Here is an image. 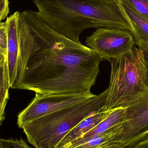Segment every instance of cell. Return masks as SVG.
I'll return each mask as SVG.
<instances>
[{
    "label": "cell",
    "instance_id": "cell-1",
    "mask_svg": "<svg viewBox=\"0 0 148 148\" xmlns=\"http://www.w3.org/2000/svg\"><path fill=\"white\" fill-rule=\"evenodd\" d=\"M19 54L13 88L43 95L90 92L101 61L81 42L51 28L37 12H19Z\"/></svg>",
    "mask_w": 148,
    "mask_h": 148
},
{
    "label": "cell",
    "instance_id": "cell-2",
    "mask_svg": "<svg viewBox=\"0 0 148 148\" xmlns=\"http://www.w3.org/2000/svg\"><path fill=\"white\" fill-rule=\"evenodd\" d=\"M40 16L56 32L74 41L90 28H132L115 0H34Z\"/></svg>",
    "mask_w": 148,
    "mask_h": 148
},
{
    "label": "cell",
    "instance_id": "cell-3",
    "mask_svg": "<svg viewBox=\"0 0 148 148\" xmlns=\"http://www.w3.org/2000/svg\"><path fill=\"white\" fill-rule=\"evenodd\" d=\"M107 89L90 99L35 119L21 128L35 148H56L60 142L83 119L100 110Z\"/></svg>",
    "mask_w": 148,
    "mask_h": 148
},
{
    "label": "cell",
    "instance_id": "cell-4",
    "mask_svg": "<svg viewBox=\"0 0 148 148\" xmlns=\"http://www.w3.org/2000/svg\"><path fill=\"white\" fill-rule=\"evenodd\" d=\"M109 62L110 82L101 107L103 111L127 108L141 97L147 88L143 55L136 45L122 56Z\"/></svg>",
    "mask_w": 148,
    "mask_h": 148
},
{
    "label": "cell",
    "instance_id": "cell-5",
    "mask_svg": "<svg viewBox=\"0 0 148 148\" xmlns=\"http://www.w3.org/2000/svg\"><path fill=\"white\" fill-rule=\"evenodd\" d=\"M125 109L124 120L111 144L130 148L148 135V88L139 100Z\"/></svg>",
    "mask_w": 148,
    "mask_h": 148
},
{
    "label": "cell",
    "instance_id": "cell-6",
    "mask_svg": "<svg viewBox=\"0 0 148 148\" xmlns=\"http://www.w3.org/2000/svg\"><path fill=\"white\" fill-rule=\"evenodd\" d=\"M88 47L95 52L101 61L118 58L136 45L132 33L111 28H99L86 40Z\"/></svg>",
    "mask_w": 148,
    "mask_h": 148
},
{
    "label": "cell",
    "instance_id": "cell-7",
    "mask_svg": "<svg viewBox=\"0 0 148 148\" xmlns=\"http://www.w3.org/2000/svg\"><path fill=\"white\" fill-rule=\"evenodd\" d=\"M95 96L91 92L49 95L36 93L34 100L19 114L17 124L21 128L24 124L35 119L86 101Z\"/></svg>",
    "mask_w": 148,
    "mask_h": 148
},
{
    "label": "cell",
    "instance_id": "cell-8",
    "mask_svg": "<svg viewBox=\"0 0 148 148\" xmlns=\"http://www.w3.org/2000/svg\"><path fill=\"white\" fill-rule=\"evenodd\" d=\"M19 11L15 12L6 20L8 45L6 61L8 70L10 88H13L16 79L19 54V44L17 29V20Z\"/></svg>",
    "mask_w": 148,
    "mask_h": 148
},
{
    "label": "cell",
    "instance_id": "cell-9",
    "mask_svg": "<svg viewBox=\"0 0 148 148\" xmlns=\"http://www.w3.org/2000/svg\"><path fill=\"white\" fill-rule=\"evenodd\" d=\"M132 28L135 42L142 41L148 43V20L136 12L123 0H115Z\"/></svg>",
    "mask_w": 148,
    "mask_h": 148
},
{
    "label": "cell",
    "instance_id": "cell-10",
    "mask_svg": "<svg viewBox=\"0 0 148 148\" xmlns=\"http://www.w3.org/2000/svg\"><path fill=\"white\" fill-rule=\"evenodd\" d=\"M111 110L103 111L101 108L99 111L83 119L67 134L56 148L65 147L89 132L103 121L108 115Z\"/></svg>",
    "mask_w": 148,
    "mask_h": 148
},
{
    "label": "cell",
    "instance_id": "cell-11",
    "mask_svg": "<svg viewBox=\"0 0 148 148\" xmlns=\"http://www.w3.org/2000/svg\"><path fill=\"white\" fill-rule=\"evenodd\" d=\"M121 124L101 134L77 141L73 142L63 148L104 147L105 146L111 144L112 140L118 132Z\"/></svg>",
    "mask_w": 148,
    "mask_h": 148
},
{
    "label": "cell",
    "instance_id": "cell-12",
    "mask_svg": "<svg viewBox=\"0 0 148 148\" xmlns=\"http://www.w3.org/2000/svg\"><path fill=\"white\" fill-rule=\"evenodd\" d=\"M125 110L126 109L122 108L112 110L108 115L103 121L74 142L77 141L101 134L120 125L122 123L124 120Z\"/></svg>",
    "mask_w": 148,
    "mask_h": 148
},
{
    "label": "cell",
    "instance_id": "cell-13",
    "mask_svg": "<svg viewBox=\"0 0 148 148\" xmlns=\"http://www.w3.org/2000/svg\"><path fill=\"white\" fill-rule=\"evenodd\" d=\"M8 65L6 60L0 66V106L8 98L10 88Z\"/></svg>",
    "mask_w": 148,
    "mask_h": 148
},
{
    "label": "cell",
    "instance_id": "cell-14",
    "mask_svg": "<svg viewBox=\"0 0 148 148\" xmlns=\"http://www.w3.org/2000/svg\"><path fill=\"white\" fill-rule=\"evenodd\" d=\"M148 20V0H123Z\"/></svg>",
    "mask_w": 148,
    "mask_h": 148
},
{
    "label": "cell",
    "instance_id": "cell-15",
    "mask_svg": "<svg viewBox=\"0 0 148 148\" xmlns=\"http://www.w3.org/2000/svg\"><path fill=\"white\" fill-rule=\"evenodd\" d=\"M2 148H31L23 140H4L0 139Z\"/></svg>",
    "mask_w": 148,
    "mask_h": 148
},
{
    "label": "cell",
    "instance_id": "cell-16",
    "mask_svg": "<svg viewBox=\"0 0 148 148\" xmlns=\"http://www.w3.org/2000/svg\"><path fill=\"white\" fill-rule=\"evenodd\" d=\"M135 44L137 45L138 47L143 53L146 73L145 84L146 86L148 88V43L142 41H138L135 42Z\"/></svg>",
    "mask_w": 148,
    "mask_h": 148
},
{
    "label": "cell",
    "instance_id": "cell-17",
    "mask_svg": "<svg viewBox=\"0 0 148 148\" xmlns=\"http://www.w3.org/2000/svg\"><path fill=\"white\" fill-rule=\"evenodd\" d=\"M8 32L6 22L0 23V51H7Z\"/></svg>",
    "mask_w": 148,
    "mask_h": 148
},
{
    "label": "cell",
    "instance_id": "cell-18",
    "mask_svg": "<svg viewBox=\"0 0 148 148\" xmlns=\"http://www.w3.org/2000/svg\"><path fill=\"white\" fill-rule=\"evenodd\" d=\"M9 13L8 0H0V23L7 17Z\"/></svg>",
    "mask_w": 148,
    "mask_h": 148
},
{
    "label": "cell",
    "instance_id": "cell-19",
    "mask_svg": "<svg viewBox=\"0 0 148 148\" xmlns=\"http://www.w3.org/2000/svg\"><path fill=\"white\" fill-rule=\"evenodd\" d=\"M130 148H148V137Z\"/></svg>",
    "mask_w": 148,
    "mask_h": 148
},
{
    "label": "cell",
    "instance_id": "cell-20",
    "mask_svg": "<svg viewBox=\"0 0 148 148\" xmlns=\"http://www.w3.org/2000/svg\"><path fill=\"white\" fill-rule=\"evenodd\" d=\"M8 100L5 101L1 106H0V123H1L3 120L4 118V110H5V107H6V104H7Z\"/></svg>",
    "mask_w": 148,
    "mask_h": 148
},
{
    "label": "cell",
    "instance_id": "cell-21",
    "mask_svg": "<svg viewBox=\"0 0 148 148\" xmlns=\"http://www.w3.org/2000/svg\"><path fill=\"white\" fill-rule=\"evenodd\" d=\"M6 60V51L0 52V66Z\"/></svg>",
    "mask_w": 148,
    "mask_h": 148
},
{
    "label": "cell",
    "instance_id": "cell-22",
    "mask_svg": "<svg viewBox=\"0 0 148 148\" xmlns=\"http://www.w3.org/2000/svg\"><path fill=\"white\" fill-rule=\"evenodd\" d=\"M103 148H127L125 147H123L120 144H110V145H108V146H105Z\"/></svg>",
    "mask_w": 148,
    "mask_h": 148
},
{
    "label": "cell",
    "instance_id": "cell-23",
    "mask_svg": "<svg viewBox=\"0 0 148 148\" xmlns=\"http://www.w3.org/2000/svg\"><path fill=\"white\" fill-rule=\"evenodd\" d=\"M0 148H2L1 147V145H0Z\"/></svg>",
    "mask_w": 148,
    "mask_h": 148
},
{
    "label": "cell",
    "instance_id": "cell-24",
    "mask_svg": "<svg viewBox=\"0 0 148 148\" xmlns=\"http://www.w3.org/2000/svg\"></svg>",
    "mask_w": 148,
    "mask_h": 148
}]
</instances>
